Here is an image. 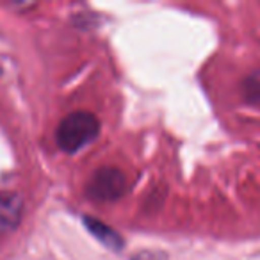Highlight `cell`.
Segmentation results:
<instances>
[{
	"label": "cell",
	"instance_id": "1",
	"mask_svg": "<svg viewBox=\"0 0 260 260\" xmlns=\"http://www.w3.org/2000/svg\"><path fill=\"white\" fill-rule=\"evenodd\" d=\"M100 134V121L94 114L77 111L68 114L57 126V145L64 152L75 153L80 148L91 145Z\"/></svg>",
	"mask_w": 260,
	"mask_h": 260
},
{
	"label": "cell",
	"instance_id": "2",
	"mask_svg": "<svg viewBox=\"0 0 260 260\" xmlns=\"http://www.w3.org/2000/svg\"><path fill=\"white\" fill-rule=\"evenodd\" d=\"M87 196L93 202L107 203L119 200L126 191V178L116 168H102L87 182Z\"/></svg>",
	"mask_w": 260,
	"mask_h": 260
},
{
	"label": "cell",
	"instance_id": "3",
	"mask_svg": "<svg viewBox=\"0 0 260 260\" xmlns=\"http://www.w3.org/2000/svg\"><path fill=\"white\" fill-rule=\"evenodd\" d=\"M22 198L16 192L0 191V226L16 228L22 219Z\"/></svg>",
	"mask_w": 260,
	"mask_h": 260
},
{
	"label": "cell",
	"instance_id": "4",
	"mask_svg": "<svg viewBox=\"0 0 260 260\" xmlns=\"http://www.w3.org/2000/svg\"><path fill=\"white\" fill-rule=\"evenodd\" d=\"M84 224H86L87 230H89L98 241H102L105 246H109V248L119 249L123 246L121 237H119L112 228H109L107 224L100 223V221L93 219V217H84Z\"/></svg>",
	"mask_w": 260,
	"mask_h": 260
},
{
	"label": "cell",
	"instance_id": "5",
	"mask_svg": "<svg viewBox=\"0 0 260 260\" xmlns=\"http://www.w3.org/2000/svg\"><path fill=\"white\" fill-rule=\"evenodd\" d=\"M246 89H248V93H249V98H253V100L258 98V102H260V73L253 77L251 82H248Z\"/></svg>",
	"mask_w": 260,
	"mask_h": 260
},
{
	"label": "cell",
	"instance_id": "6",
	"mask_svg": "<svg viewBox=\"0 0 260 260\" xmlns=\"http://www.w3.org/2000/svg\"><path fill=\"white\" fill-rule=\"evenodd\" d=\"M134 260H166V258H164V255H159V253L145 251V253H139V255H136Z\"/></svg>",
	"mask_w": 260,
	"mask_h": 260
}]
</instances>
